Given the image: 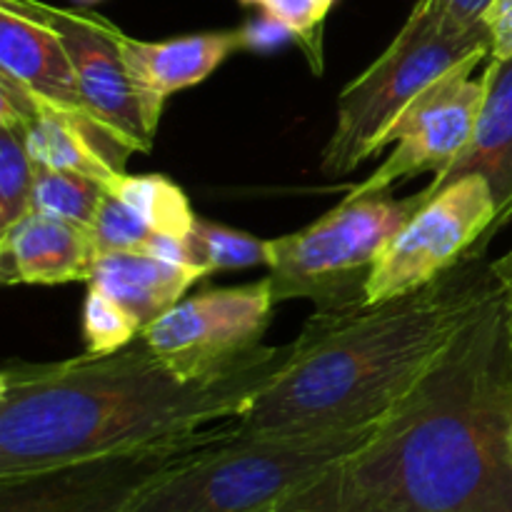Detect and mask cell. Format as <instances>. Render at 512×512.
I'll use <instances>...</instances> for the list:
<instances>
[{
    "label": "cell",
    "instance_id": "cell-1",
    "mask_svg": "<svg viewBox=\"0 0 512 512\" xmlns=\"http://www.w3.org/2000/svg\"><path fill=\"white\" fill-rule=\"evenodd\" d=\"M293 358L263 345L218 380L178 378L143 338L123 350L0 370V478L185 438L240 418Z\"/></svg>",
    "mask_w": 512,
    "mask_h": 512
},
{
    "label": "cell",
    "instance_id": "cell-2",
    "mask_svg": "<svg viewBox=\"0 0 512 512\" xmlns=\"http://www.w3.org/2000/svg\"><path fill=\"white\" fill-rule=\"evenodd\" d=\"M348 463L393 512H512V355L498 283Z\"/></svg>",
    "mask_w": 512,
    "mask_h": 512
},
{
    "label": "cell",
    "instance_id": "cell-3",
    "mask_svg": "<svg viewBox=\"0 0 512 512\" xmlns=\"http://www.w3.org/2000/svg\"><path fill=\"white\" fill-rule=\"evenodd\" d=\"M488 243L470 250L438 280L383 300L313 313L293 358L253 400L243 433H315L375 425L410 395L495 288Z\"/></svg>",
    "mask_w": 512,
    "mask_h": 512
},
{
    "label": "cell",
    "instance_id": "cell-4",
    "mask_svg": "<svg viewBox=\"0 0 512 512\" xmlns=\"http://www.w3.org/2000/svg\"><path fill=\"white\" fill-rule=\"evenodd\" d=\"M378 425L243 433L233 420H225L215 438L150 480L125 512H263L353 458Z\"/></svg>",
    "mask_w": 512,
    "mask_h": 512
},
{
    "label": "cell",
    "instance_id": "cell-5",
    "mask_svg": "<svg viewBox=\"0 0 512 512\" xmlns=\"http://www.w3.org/2000/svg\"><path fill=\"white\" fill-rule=\"evenodd\" d=\"M490 50L488 28L450 33L408 15L388 48L343 88L320 170L340 178L383 153V138L415 95L470 55Z\"/></svg>",
    "mask_w": 512,
    "mask_h": 512
},
{
    "label": "cell",
    "instance_id": "cell-6",
    "mask_svg": "<svg viewBox=\"0 0 512 512\" xmlns=\"http://www.w3.org/2000/svg\"><path fill=\"white\" fill-rule=\"evenodd\" d=\"M420 205V193L340 200L308 228L270 240L268 278L275 303L310 300L313 313L365 303V283L380 250Z\"/></svg>",
    "mask_w": 512,
    "mask_h": 512
},
{
    "label": "cell",
    "instance_id": "cell-7",
    "mask_svg": "<svg viewBox=\"0 0 512 512\" xmlns=\"http://www.w3.org/2000/svg\"><path fill=\"white\" fill-rule=\"evenodd\" d=\"M498 203L483 175H465L425 200L383 245L365 283L375 305L438 280L480 243H490Z\"/></svg>",
    "mask_w": 512,
    "mask_h": 512
},
{
    "label": "cell",
    "instance_id": "cell-8",
    "mask_svg": "<svg viewBox=\"0 0 512 512\" xmlns=\"http://www.w3.org/2000/svg\"><path fill=\"white\" fill-rule=\"evenodd\" d=\"M273 308L270 278L203 290L145 325L140 338L178 378L218 380L263 348Z\"/></svg>",
    "mask_w": 512,
    "mask_h": 512
},
{
    "label": "cell",
    "instance_id": "cell-9",
    "mask_svg": "<svg viewBox=\"0 0 512 512\" xmlns=\"http://www.w3.org/2000/svg\"><path fill=\"white\" fill-rule=\"evenodd\" d=\"M485 58H490V50L470 55L415 95L383 138V150L395 148L343 200L385 195L395 183L450 168L475 135L485 95V78L475 70Z\"/></svg>",
    "mask_w": 512,
    "mask_h": 512
},
{
    "label": "cell",
    "instance_id": "cell-10",
    "mask_svg": "<svg viewBox=\"0 0 512 512\" xmlns=\"http://www.w3.org/2000/svg\"><path fill=\"white\" fill-rule=\"evenodd\" d=\"M220 425L145 448L0 478V512H125L150 480L215 438Z\"/></svg>",
    "mask_w": 512,
    "mask_h": 512
},
{
    "label": "cell",
    "instance_id": "cell-11",
    "mask_svg": "<svg viewBox=\"0 0 512 512\" xmlns=\"http://www.w3.org/2000/svg\"><path fill=\"white\" fill-rule=\"evenodd\" d=\"M55 30L70 55L83 98L90 110L130 153L153 148L163 110L155 108L125 65L118 45L120 28L85 10H65L40 0H5Z\"/></svg>",
    "mask_w": 512,
    "mask_h": 512
},
{
    "label": "cell",
    "instance_id": "cell-12",
    "mask_svg": "<svg viewBox=\"0 0 512 512\" xmlns=\"http://www.w3.org/2000/svg\"><path fill=\"white\" fill-rule=\"evenodd\" d=\"M0 73L25 85L48 108L103 130L83 98L68 50L55 30L5 0H0Z\"/></svg>",
    "mask_w": 512,
    "mask_h": 512
},
{
    "label": "cell",
    "instance_id": "cell-13",
    "mask_svg": "<svg viewBox=\"0 0 512 512\" xmlns=\"http://www.w3.org/2000/svg\"><path fill=\"white\" fill-rule=\"evenodd\" d=\"M483 78V108L473 140L450 168L430 178V183L420 190V198L425 203L445 185L465 175H483L498 203V223H495L498 230L512 220V55L490 58Z\"/></svg>",
    "mask_w": 512,
    "mask_h": 512
},
{
    "label": "cell",
    "instance_id": "cell-14",
    "mask_svg": "<svg viewBox=\"0 0 512 512\" xmlns=\"http://www.w3.org/2000/svg\"><path fill=\"white\" fill-rule=\"evenodd\" d=\"M95 265L90 233L68 220L30 210L0 230L3 285H63L88 280Z\"/></svg>",
    "mask_w": 512,
    "mask_h": 512
},
{
    "label": "cell",
    "instance_id": "cell-15",
    "mask_svg": "<svg viewBox=\"0 0 512 512\" xmlns=\"http://www.w3.org/2000/svg\"><path fill=\"white\" fill-rule=\"evenodd\" d=\"M118 45L138 88L160 110L173 93L208 80L235 50H248L245 28L180 35L158 43L135 40L120 30Z\"/></svg>",
    "mask_w": 512,
    "mask_h": 512
},
{
    "label": "cell",
    "instance_id": "cell-16",
    "mask_svg": "<svg viewBox=\"0 0 512 512\" xmlns=\"http://www.w3.org/2000/svg\"><path fill=\"white\" fill-rule=\"evenodd\" d=\"M15 133L23 138L35 165L85 175L103 183L108 190L125 173V160L130 155V150L108 133L73 115L58 113L40 100Z\"/></svg>",
    "mask_w": 512,
    "mask_h": 512
},
{
    "label": "cell",
    "instance_id": "cell-17",
    "mask_svg": "<svg viewBox=\"0 0 512 512\" xmlns=\"http://www.w3.org/2000/svg\"><path fill=\"white\" fill-rule=\"evenodd\" d=\"M205 275V270L165 263L153 255L128 250L98 255L88 285L118 300L145 328L175 308Z\"/></svg>",
    "mask_w": 512,
    "mask_h": 512
},
{
    "label": "cell",
    "instance_id": "cell-18",
    "mask_svg": "<svg viewBox=\"0 0 512 512\" xmlns=\"http://www.w3.org/2000/svg\"><path fill=\"white\" fill-rule=\"evenodd\" d=\"M110 193L118 195L130 210H135L153 233L178 235V238L193 233L198 215L190 208V200L183 188H178L165 175L123 173L115 180Z\"/></svg>",
    "mask_w": 512,
    "mask_h": 512
},
{
    "label": "cell",
    "instance_id": "cell-19",
    "mask_svg": "<svg viewBox=\"0 0 512 512\" xmlns=\"http://www.w3.org/2000/svg\"><path fill=\"white\" fill-rule=\"evenodd\" d=\"M348 460L300 485L263 512H393L373 490L360 483Z\"/></svg>",
    "mask_w": 512,
    "mask_h": 512
},
{
    "label": "cell",
    "instance_id": "cell-20",
    "mask_svg": "<svg viewBox=\"0 0 512 512\" xmlns=\"http://www.w3.org/2000/svg\"><path fill=\"white\" fill-rule=\"evenodd\" d=\"M105 193H108V188L98 183V180L35 165V213L53 215V218L68 220V223H75L88 230L93 225L95 213H98Z\"/></svg>",
    "mask_w": 512,
    "mask_h": 512
},
{
    "label": "cell",
    "instance_id": "cell-21",
    "mask_svg": "<svg viewBox=\"0 0 512 512\" xmlns=\"http://www.w3.org/2000/svg\"><path fill=\"white\" fill-rule=\"evenodd\" d=\"M205 268L215 270H240L255 268V265H270V240L253 238L243 230H233L228 225L210 223V220H195L190 233Z\"/></svg>",
    "mask_w": 512,
    "mask_h": 512
},
{
    "label": "cell",
    "instance_id": "cell-22",
    "mask_svg": "<svg viewBox=\"0 0 512 512\" xmlns=\"http://www.w3.org/2000/svg\"><path fill=\"white\" fill-rule=\"evenodd\" d=\"M35 163L23 138L0 125V230L10 228L33 210Z\"/></svg>",
    "mask_w": 512,
    "mask_h": 512
},
{
    "label": "cell",
    "instance_id": "cell-23",
    "mask_svg": "<svg viewBox=\"0 0 512 512\" xmlns=\"http://www.w3.org/2000/svg\"><path fill=\"white\" fill-rule=\"evenodd\" d=\"M143 333V323L128 308L100 290L88 288L83 303V335L88 353L105 355L123 350Z\"/></svg>",
    "mask_w": 512,
    "mask_h": 512
},
{
    "label": "cell",
    "instance_id": "cell-24",
    "mask_svg": "<svg viewBox=\"0 0 512 512\" xmlns=\"http://www.w3.org/2000/svg\"><path fill=\"white\" fill-rule=\"evenodd\" d=\"M90 240H93L95 258L108 253H140L153 230L148 228L143 218L135 210H130L118 195L108 190L95 213L93 225L88 228Z\"/></svg>",
    "mask_w": 512,
    "mask_h": 512
},
{
    "label": "cell",
    "instance_id": "cell-25",
    "mask_svg": "<svg viewBox=\"0 0 512 512\" xmlns=\"http://www.w3.org/2000/svg\"><path fill=\"white\" fill-rule=\"evenodd\" d=\"M333 3L335 0H265L263 10L288 25L295 38L308 48L310 58H315L320 53L318 28L323 25Z\"/></svg>",
    "mask_w": 512,
    "mask_h": 512
},
{
    "label": "cell",
    "instance_id": "cell-26",
    "mask_svg": "<svg viewBox=\"0 0 512 512\" xmlns=\"http://www.w3.org/2000/svg\"><path fill=\"white\" fill-rule=\"evenodd\" d=\"M490 3L493 0H418L410 15L433 28L468 33L483 28L485 10L490 8Z\"/></svg>",
    "mask_w": 512,
    "mask_h": 512
},
{
    "label": "cell",
    "instance_id": "cell-27",
    "mask_svg": "<svg viewBox=\"0 0 512 512\" xmlns=\"http://www.w3.org/2000/svg\"><path fill=\"white\" fill-rule=\"evenodd\" d=\"M485 28L490 33V58L512 55V0H493L485 10Z\"/></svg>",
    "mask_w": 512,
    "mask_h": 512
},
{
    "label": "cell",
    "instance_id": "cell-28",
    "mask_svg": "<svg viewBox=\"0 0 512 512\" xmlns=\"http://www.w3.org/2000/svg\"><path fill=\"white\" fill-rule=\"evenodd\" d=\"M288 38H295L293 30L268 13H265L263 20H255V23L245 25V43H248V50H273Z\"/></svg>",
    "mask_w": 512,
    "mask_h": 512
},
{
    "label": "cell",
    "instance_id": "cell-29",
    "mask_svg": "<svg viewBox=\"0 0 512 512\" xmlns=\"http://www.w3.org/2000/svg\"><path fill=\"white\" fill-rule=\"evenodd\" d=\"M493 275L498 283L500 295L505 303V320H508V340H510V355H512V248L503 258L493 260Z\"/></svg>",
    "mask_w": 512,
    "mask_h": 512
},
{
    "label": "cell",
    "instance_id": "cell-30",
    "mask_svg": "<svg viewBox=\"0 0 512 512\" xmlns=\"http://www.w3.org/2000/svg\"><path fill=\"white\" fill-rule=\"evenodd\" d=\"M240 3H243V5H258V8H263L265 0H240Z\"/></svg>",
    "mask_w": 512,
    "mask_h": 512
},
{
    "label": "cell",
    "instance_id": "cell-31",
    "mask_svg": "<svg viewBox=\"0 0 512 512\" xmlns=\"http://www.w3.org/2000/svg\"><path fill=\"white\" fill-rule=\"evenodd\" d=\"M75 5H93V3H100V0H73Z\"/></svg>",
    "mask_w": 512,
    "mask_h": 512
}]
</instances>
